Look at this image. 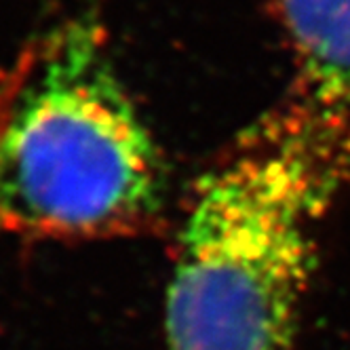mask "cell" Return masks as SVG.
Here are the masks:
<instances>
[{
	"mask_svg": "<svg viewBox=\"0 0 350 350\" xmlns=\"http://www.w3.org/2000/svg\"><path fill=\"white\" fill-rule=\"evenodd\" d=\"M350 184V114L264 120L198 182L167 291L169 350H291L314 228Z\"/></svg>",
	"mask_w": 350,
	"mask_h": 350,
	"instance_id": "obj_1",
	"label": "cell"
},
{
	"mask_svg": "<svg viewBox=\"0 0 350 350\" xmlns=\"http://www.w3.org/2000/svg\"><path fill=\"white\" fill-rule=\"evenodd\" d=\"M163 188L97 17L36 34L0 83V239L131 234L159 213Z\"/></svg>",
	"mask_w": 350,
	"mask_h": 350,
	"instance_id": "obj_2",
	"label": "cell"
},
{
	"mask_svg": "<svg viewBox=\"0 0 350 350\" xmlns=\"http://www.w3.org/2000/svg\"><path fill=\"white\" fill-rule=\"evenodd\" d=\"M308 99L350 114V0H279Z\"/></svg>",
	"mask_w": 350,
	"mask_h": 350,
	"instance_id": "obj_3",
	"label": "cell"
}]
</instances>
